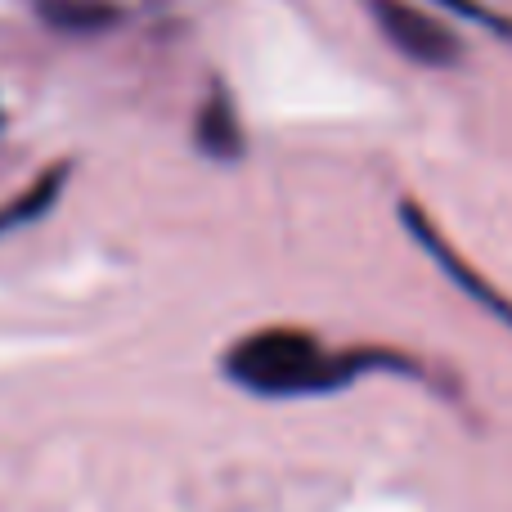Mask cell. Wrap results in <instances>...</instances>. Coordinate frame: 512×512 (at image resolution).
I'll list each match as a JSON object with an SVG mask.
<instances>
[{"mask_svg":"<svg viewBox=\"0 0 512 512\" xmlns=\"http://www.w3.org/2000/svg\"><path fill=\"white\" fill-rule=\"evenodd\" d=\"M405 369L409 360L391 351H333L306 328H256L225 351V378L252 396L292 400L342 391L369 369Z\"/></svg>","mask_w":512,"mask_h":512,"instance_id":"cell-1","label":"cell"},{"mask_svg":"<svg viewBox=\"0 0 512 512\" xmlns=\"http://www.w3.org/2000/svg\"><path fill=\"white\" fill-rule=\"evenodd\" d=\"M369 5H373V23H378V32L387 36L396 54L423 63V68H450V63H459V54H463L459 36L436 14L409 5V0H369Z\"/></svg>","mask_w":512,"mask_h":512,"instance_id":"cell-2","label":"cell"},{"mask_svg":"<svg viewBox=\"0 0 512 512\" xmlns=\"http://www.w3.org/2000/svg\"><path fill=\"white\" fill-rule=\"evenodd\" d=\"M400 216H405V221H409V234H414V239L423 243L427 252H432V261L441 265V270L450 274V279L459 283V288L468 292L472 301H477V306H486L490 315H495V319H504V324L512 328V301H508V297H499V288H490V283L481 279V274L472 270V265L463 261V256H459V252L450 248V243L441 239V230H436V225L427 221V216L418 212V207H409V203H405V207H400Z\"/></svg>","mask_w":512,"mask_h":512,"instance_id":"cell-3","label":"cell"},{"mask_svg":"<svg viewBox=\"0 0 512 512\" xmlns=\"http://www.w3.org/2000/svg\"><path fill=\"white\" fill-rule=\"evenodd\" d=\"M63 176H68V167H54V171H45V176H36L32 185H27L23 194L14 198V203H5V207H0V234H9V230H23V225L41 221V216L54 207V198H59Z\"/></svg>","mask_w":512,"mask_h":512,"instance_id":"cell-4","label":"cell"},{"mask_svg":"<svg viewBox=\"0 0 512 512\" xmlns=\"http://www.w3.org/2000/svg\"><path fill=\"white\" fill-rule=\"evenodd\" d=\"M198 144H203V153H212V158H234L243 144L239 135V117H234V108L225 104V99H212V104L203 108V117H198Z\"/></svg>","mask_w":512,"mask_h":512,"instance_id":"cell-5","label":"cell"},{"mask_svg":"<svg viewBox=\"0 0 512 512\" xmlns=\"http://www.w3.org/2000/svg\"><path fill=\"white\" fill-rule=\"evenodd\" d=\"M41 9H45V18H54L68 32H86V27H99L113 18L104 0H41Z\"/></svg>","mask_w":512,"mask_h":512,"instance_id":"cell-6","label":"cell"},{"mask_svg":"<svg viewBox=\"0 0 512 512\" xmlns=\"http://www.w3.org/2000/svg\"><path fill=\"white\" fill-rule=\"evenodd\" d=\"M441 5H450V9H459V14H472V18H481L486 27H495V32H512V23H504V18H495L490 9H481L477 0H441Z\"/></svg>","mask_w":512,"mask_h":512,"instance_id":"cell-7","label":"cell"}]
</instances>
